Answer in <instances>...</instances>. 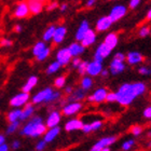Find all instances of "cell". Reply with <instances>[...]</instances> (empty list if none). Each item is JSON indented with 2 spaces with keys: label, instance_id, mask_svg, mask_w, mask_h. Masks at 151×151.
Here are the masks:
<instances>
[{
  "label": "cell",
  "instance_id": "obj_26",
  "mask_svg": "<svg viewBox=\"0 0 151 151\" xmlns=\"http://www.w3.org/2000/svg\"><path fill=\"white\" fill-rule=\"evenodd\" d=\"M37 83H38V77H36V76H32V77H29L28 80L26 81L25 84L23 85L22 92L23 93H28L29 94V92L35 88L36 85H37Z\"/></svg>",
  "mask_w": 151,
  "mask_h": 151
},
{
  "label": "cell",
  "instance_id": "obj_29",
  "mask_svg": "<svg viewBox=\"0 0 151 151\" xmlns=\"http://www.w3.org/2000/svg\"><path fill=\"white\" fill-rule=\"evenodd\" d=\"M47 47V44H45V42H43V41H39V42H37V43L34 45V47H32V54H34V56L37 57L38 55H39L41 52H43Z\"/></svg>",
  "mask_w": 151,
  "mask_h": 151
},
{
  "label": "cell",
  "instance_id": "obj_9",
  "mask_svg": "<svg viewBox=\"0 0 151 151\" xmlns=\"http://www.w3.org/2000/svg\"><path fill=\"white\" fill-rule=\"evenodd\" d=\"M108 92L105 88H98L93 92V94L90 95L88 97V101L91 103H96V104H101L103 101H106Z\"/></svg>",
  "mask_w": 151,
  "mask_h": 151
},
{
  "label": "cell",
  "instance_id": "obj_24",
  "mask_svg": "<svg viewBox=\"0 0 151 151\" xmlns=\"http://www.w3.org/2000/svg\"><path fill=\"white\" fill-rule=\"evenodd\" d=\"M67 49H68L70 55L73 57H79V55H81V54L84 53V50H85L84 47L81 45L80 42H73V43L70 44Z\"/></svg>",
  "mask_w": 151,
  "mask_h": 151
},
{
  "label": "cell",
  "instance_id": "obj_60",
  "mask_svg": "<svg viewBox=\"0 0 151 151\" xmlns=\"http://www.w3.org/2000/svg\"><path fill=\"white\" fill-rule=\"evenodd\" d=\"M146 19H147V21H150V19H151V9L149 10L148 12H147V15H146Z\"/></svg>",
  "mask_w": 151,
  "mask_h": 151
},
{
  "label": "cell",
  "instance_id": "obj_55",
  "mask_svg": "<svg viewBox=\"0 0 151 151\" xmlns=\"http://www.w3.org/2000/svg\"><path fill=\"white\" fill-rule=\"evenodd\" d=\"M73 86H66V88H65V93H66V94L70 95L71 93H73Z\"/></svg>",
  "mask_w": 151,
  "mask_h": 151
},
{
  "label": "cell",
  "instance_id": "obj_14",
  "mask_svg": "<svg viewBox=\"0 0 151 151\" xmlns=\"http://www.w3.org/2000/svg\"><path fill=\"white\" fill-rule=\"evenodd\" d=\"M90 29H91V27H90V23H88L86 19L82 21L81 24L79 25L78 29H77V32H76V40L78 41V42H81V40L83 39L85 34H86Z\"/></svg>",
  "mask_w": 151,
  "mask_h": 151
},
{
  "label": "cell",
  "instance_id": "obj_6",
  "mask_svg": "<svg viewBox=\"0 0 151 151\" xmlns=\"http://www.w3.org/2000/svg\"><path fill=\"white\" fill-rule=\"evenodd\" d=\"M53 93V90L51 88H45L43 90H41L32 96V104L38 105V104H42V103H47L49 101V98L50 96L52 95Z\"/></svg>",
  "mask_w": 151,
  "mask_h": 151
},
{
  "label": "cell",
  "instance_id": "obj_16",
  "mask_svg": "<svg viewBox=\"0 0 151 151\" xmlns=\"http://www.w3.org/2000/svg\"><path fill=\"white\" fill-rule=\"evenodd\" d=\"M83 121L80 119H70L65 124V131L66 132H73V131H80L83 127Z\"/></svg>",
  "mask_w": 151,
  "mask_h": 151
},
{
  "label": "cell",
  "instance_id": "obj_62",
  "mask_svg": "<svg viewBox=\"0 0 151 151\" xmlns=\"http://www.w3.org/2000/svg\"><path fill=\"white\" fill-rule=\"evenodd\" d=\"M148 136H151V132H148Z\"/></svg>",
  "mask_w": 151,
  "mask_h": 151
},
{
  "label": "cell",
  "instance_id": "obj_47",
  "mask_svg": "<svg viewBox=\"0 0 151 151\" xmlns=\"http://www.w3.org/2000/svg\"><path fill=\"white\" fill-rule=\"evenodd\" d=\"M139 3H140V0H131L129 3V9H133V10L136 9L139 6Z\"/></svg>",
  "mask_w": 151,
  "mask_h": 151
},
{
  "label": "cell",
  "instance_id": "obj_44",
  "mask_svg": "<svg viewBox=\"0 0 151 151\" xmlns=\"http://www.w3.org/2000/svg\"><path fill=\"white\" fill-rule=\"evenodd\" d=\"M47 142L42 139V140H40V142H37V145H36V150L37 151H43L44 149L47 148Z\"/></svg>",
  "mask_w": 151,
  "mask_h": 151
},
{
  "label": "cell",
  "instance_id": "obj_45",
  "mask_svg": "<svg viewBox=\"0 0 151 151\" xmlns=\"http://www.w3.org/2000/svg\"><path fill=\"white\" fill-rule=\"evenodd\" d=\"M106 101H108V103H116V93H113V92H111V93H108L107 97H106Z\"/></svg>",
  "mask_w": 151,
  "mask_h": 151
},
{
  "label": "cell",
  "instance_id": "obj_23",
  "mask_svg": "<svg viewBox=\"0 0 151 151\" xmlns=\"http://www.w3.org/2000/svg\"><path fill=\"white\" fill-rule=\"evenodd\" d=\"M85 97V91H83L81 88L73 90V92L68 96L67 101L69 103H80V101L84 99Z\"/></svg>",
  "mask_w": 151,
  "mask_h": 151
},
{
  "label": "cell",
  "instance_id": "obj_56",
  "mask_svg": "<svg viewBox=\"0 0 151 151\" xmlns=\"http://www.w3.org/2000/svg\"><path fill=\"white\" fill-rule=\"evenodd\" d=\"M101 77L106 78V77H108V76H109V70H108V69H103V70H101Z\"/></svg>",
  "mask_w": 151,
  "mask_h": 151
},
{
  "label": "cell",
  "instance_id": "obj_39",
  "mask_svg": "<svg viewBox=\"0 0 151 151\" xmlns=\"http://www.w3.org/2000/svg\"><path fill=\"white\" fill-rule=\"evenodd\" d=\"M126 56L121 52H116L112 57V60H116V62H121V63H124L125 62Z\"/></svg>",
  "mask_w": 151,
  "mask_h": 151
},
{
  "label": "cell",
  "instance_id": "obj_8",
  "mask_svg": "<svg viewBox=\"0 0 151 151\" xmlns=\"http://www.w3.org/2000/svg\"><path fill=\"white\" fill-rule=\"evenodd\" d=\"M73 56L70 55L69 51L67 47H62L57 51L56 53V62L60 64V66H66L69 63H71Z\"/></svg>",
  "mask_w": 151,
  "mask_h": 151
},
{
  "label": "cell",
  "instance_id": "obj_53",
  "mask_svg": "<svg viewBox=\"0 0 151 151\" xmlns=\"http://www.w3.org/2000/svg\"><path fill=\"white\" fill-rule=\"evenodd\" d=\"M95 3H96L95 0H88V1H86V3H85V6H86V8H92Z\"/></svg>",
  "mask_w": 151,
  "mask_h": 151
},
{
  "label": "cell",
  "instance_id": "obj_2",
  "mask_svg": "<svg viewBox=\"0 0 151 151\" xmlns=\"http://www.w3.org/2000/svg\"><path fill=\"white\" fill-rule=\"evenodd\" d=\"M47 126L42 121L41 116H34L27 124L24 125L22 129H21V135L23 136H29L32 138H37L40 136L44 135L47 132Z\"/></svg>",
  "mask_w": 151,
  "mask_h": 151
},
{
  "label": "cell",
  "instance_id": "obj_21",
  "mask_svg": "<svg viewBox=\"0 0 151 151\" xmlns=\"http://www.w3.org/2000/svg\"><path fill=\"white\" fill-rule=\"evenodd\" d=\"M118 42H119V37L116 32H109L104 39V42L103 43L106 44L110 50H113L114 47L118 45Z\"/></svg>",
  "mask_w": 151,
  "mask_h": 151
},
{
  "label": "cell",
  "instance_id": "obj_37",
  "mask_svg": "<svg viewBox=\"0 0 151 151\" xmlns=\"http://www.w3.org/2000/svg\"><path fill=\"white\" fill-rule=\"evenodd\" d=\"M19 122L11 123L6 127V134H13V133H15L19 129Z\"/></svg>",
  "mask_w": 151,
  "mask_h": 151
},
{
  "label": "cell",
  "instance_id": "obj_13",
  "mask_svg": "<svg viewBox=\"0 0 151 151\" xmlns=\"http://www.w3.org/2000/svg\"><path fill=\"white\" fill-rule=\"evenodd\" d=\"M81 109H82L81 103H69V104L65 105L63 107V114L67 116H73L76 113H78Z\"/></svg>",
  "mask_w": 151,
  "mask_h": 151
},
{
  "label": "cell",
  "instance_id": "obj_28",
  "mask_svg": "<svg viewBox=\"0 0 151 151\" xmlns=\"http://www.w3.org/2000/svg\"><path fill=\"white\" fill-rule=\"evenodd\" d=\"M35 112V107L32 104H27L25 108L22 110V116H21V121H25V120L29 119L30 116Z\"/></svg>",
  "mask_w": 151,
  "mask_h": 151
},
{
  "label": "cell",
  "instance_id": "obj_49",
  "mask_svg": "<svg viewBox=\"0 0 151 151\" xmlns=\"http://www.w3.org/2000/svg\"><path fill=\"white\" fill-rule=\"evenodd\" d=\"M81 131L84 133V134H88V133H91L92 129H91V125H90V123H84Z\"/></svg>",
  "mask_w": 151,
  "mask_h": 151
},
{
  "label": "cell",
  "instance_id": "obj_30",
  "mask_svg": "<svg viewBox=\"0 0 151 151\" xmlns=\"http://www.w3.org/2000/svg\"><path fill=\"white\" fill-rule=\"evenodd\" d=\"M55 28H56V26L51 25L45 29V32H43V42H49V41H51L53 39Z\"/></svg>",
  "mask_w": 151,
  "mask_h": 151
},
{
  "label": "cell",
  "instance_id": "obj_19",
  "mask_svg": "<svg viewBox=\"0 0 151 151\" xmlns=\"http://www.w3.org/2000/svg\"><path fill=\"white\" fill-rule=\"evenodd\" d=\"M95 41H96V32H95V30H93V29H90L86 34H85V36L83 37V39L81 40V45L83 47H91L92 44L95 43Z\"/></svg>",
  "mask_w": 151,
  "mask_h": 151
},
{
  "label": "cell",
  "instance_id": "obj_58",
  "mask_svg": "<svg viewBox=\"0 0 151 151\" xmlns=\"http://www.w3.org/2000/svg\"><path fill=\"white\" fill-rule=\"evenodd\" d=\"M0 151H9V146L6 145V144L0 146Z\"/></svg>",
  "mask_w": 151,
  "mask_h": 151
},
{
  "label": "cell",
  "instance_id": "obj_7",
  "mask_svg": "<svg viewBox=\"0 0 151 151\" xmlns=\"http://www.w3.org/2000/svg\"><path fill=\"white\" fill-rule=\"evenodd\" d=\"M116 142V136H107L103 137L95 144L90 151H101L104 148H109L111 145H113Z\"/></svg>",
  "mask_w": 151,
  "mask_h": 151
},
{
  "label": "cell",
  "instance_id": "obj_31",
  "mask_svg": "<svg viewBox=\"0 0 151 151\" xmlns=\"http://www.w3.org/2000/svg\"><path fill=\"white\" fill-rule=\"evenodd\" d=\"M93 86V80H92L91 77H83L81 80V88L83 91H88L90 88H92Z\"/></svg>",
  "mask_w": 151,
  "mask_h": 151
},
{
  "label": "cell",
  "instance_id": "obj_38",
  "mask_svg": "<svg viewBox=\"0 0 151 151\" xmlns=\"http://www.w3.org/2000/svg\"><path fill=\"white\" fill-rule=\"evenodd\" d=\"M150 34H151V32H150V28H149L148 26H142V27H140V29L138 30V36L142 38L147 37V36H149Z\"/></svg>",
  "mask_w": 151,
  "mask_h": 151
},
{
  "label": "cell",
  "instance_id": "obj_50",
  "mask_svg": "<svg viewBox=\"0 0 151 151\" xmlns=\"http://www.w3.org/2000/svg\"><path fill=\"white\" fill-rule=\"evenodd\" d=\"M0 45L1 47H11L12 45V41L4 38V39H2V40L0 41Z\"/></svg>",
  "mask_w": 151,
  "mask_h": 151
},
{
  "label": "cell",
  "instance_id": "obj_5",
  "mask_svg": "<svg viewBox=\"0 0 151 151\" xmlns=\"http://www.w3.org/2000/svg\"><path fill=\"white\" fill-rule=\"evenodd\" d=\"M29 96L28 93H19V94L14 95L11 99H10V105L12 106V107H15V109H19V107H22V106H26L27 103H28Z\"/></svg>",
  "mask_w": 151,
  "mask_h": 151
},
{
  "label": "cell",
  "instance_id": "obj_22",
  "mask_svg": "<svg viewBox=\"0 0 151 151\" xmlns=\"http://www.w3.org/2000/svg\"><path fill=\"white\" fill-rule=\"evenodd\" d=\"M60 126H57V127H53V129H47L45 134L43 135V140L47 142V144H49V142H52L54 139L56 138L57 136L60 135Z\"/></svg>",
  "mask_w": 151,
  "mask_h": 151
},
{
  "label": "cell",
  "instance_id": "obj_10",
  "mask_svg": "<svg viewBox=\"0 0 151 151\" xmlns=\"http://www.w3.org/2000/svg\"><path fill=\"white\" fill-rule=\"evenodd\" d=\"M60 120H62V114H60V111L54 110L50 112V114L47 118V121H45L47 129H53V127L60 126Z\"/></svg>",
  "mask_w": 151,
  "mask_h": 151
},
{
  "label": "cell",
  "instance_id": "obj_41",
  "mask_svg": "<svg viewBox=\"0 0 151 151\" xmlns=\"http://www.w3.org/2000/svg\"><path fill=\"white\" fill-rule=\"evenodd\" d=\"M88 62H81V64L78 66V73H80L81 76H83L84 73H86V67H88Z\"/></svg>",
  "mask_w": 151,
  "mask_h": 151
},
{
  "label": "cell",
  "instance_id": "obj_20",
  "mask_svg": "<svg viewBox=\"0 0 151 151\" xmlns=\"http://www.w3.org/2000/svg\"><path fill=\"white\" fill-rule=\"evenodd\" d=\"M27 4H28L29 13L32 15H37V14L42 12V10H43V2L39 1V0H30L27 2Z\"/></svg>",
  "mask_w": 151,
  "mask_h": 151
},
{
  "label": "cell",
  "instance_id": "obj_59",
  "mask_svg": "<svg viewBox=\"0 0 151 151\" xmlns=\"http://www.w3.org/2000/svg\"><path fill=\"white\" fill-rule=\"evenodd\" d=\"M6 144V137L4 135H0V146H2Z\"/></svg>",
  "mask_w": 151,
  "mask_h": 151
},
{
  "label": "cell",
  "instance_id": "obj_27",
  "mask_svg": "<svg viewBox=\"0 0 151 151\" xmlns=\"http://www.w3.org/2000/svg\"><path fill=\"white\" fill-rule=\"evenodd\" d=\"M21 116H22V110L21 109H13L8 113L6 119L9 121V123H15L21 121Z\"/></svg>",
  "mask_w": 151,
  "mask_h": 151
},
{
  "label": "cell",
  "instance_id": "obj_35",
  "mask_svg": "<svg viewBox=\"0 0 151 151\" xmlns=\"http://www.w3.org/2000/svg\"><path fill=\"white\" fill-rule=\"evenodd\" d=\"M134 145H135V140L129 139V140H125V142H123L122 146H121V148H122L123 151H129L134 147Z\"/></svg>",
  "mask_w": 151,
  "mask_h": 151
},
{
  "label": "cell",
  "instance_id": "obj_1",
  "mask_svg": "<svg viewBox=\"0 0 151 151\" xmlns=\"http://www.w3.org/2000/svg\"><path fill=\"white\" fill-rule=\"evenodd\" d=\"M146 91L147 86L144 82L123 83L116 92V103H119L121 106H129L136 98L145 94Z\"/></svg>",
  "mask_w": 151,
  "mask_h": 151
},
{
  "label": "cell",
  "instance_id": "obj_3",
  "mask_svg": "<svg viewBox=\"0 0 151 151\" xmlns=\"http://www.w3.org/2000/svg\"><path fill=\"white\" fill-rule=\"evenodd\" d=\"M126 13H127V8L125 6H123V4H116V6H114L111 9L108 17L110 19L111 22L114 23L120 21L121 19H123L126 15Z\"/></svg>",
  "mask_w": 151,
  "mask_h": 151
},
{
  "label": "cell",
  "instance_id": "obj_32",
  "mask_svg": "<svg viewBox=\"0 0 151 151\" xmlns=\"http://www.w3.org/2000/svg\"><path fill=\"white\" fill-rule=\"evenodd\" d=\"M60 65L58 63H57L56 60L55 62H53V63H51L49 66H47V75H53V73H57L58 70L60 69Z\"/></svg>",
  "mask_w": 151,
  "mask_h": 151
},
{
  "label": "cell",
  "instance_id": "obj_33",
  "mask_svg": "<svg viewBox=\"0 0 151 151\" xmlns=\"http://www.w3.org/2000/svg\"><path fill=\"white\" fill-rule=\"evenodd\" d=\"M66 84V78L64 77V76H60V77H57L55 79V81H54V85H55V88H62L65 86Z\"/></svg>",
  "mask_w": 151,
  "mask_h": 151
},
{
  "label": "cell",
  "instance_id": "obj_54",
  "mask_svg": "<svg viewBox=\"0 0 151 151\" xmlns=\"http://www.w3.org/2000/svg\"><path fill=\"white\" fill-rule=\"evenodd\" d=\"M67 8H68V4H67V3H62V4L60 6V10L62 11V12H65V11L67 10Z\"/></svg>",
  "mask_w": 151,
  "mask_h": 151
},
{
  "label": "cell",
  "instance_id": "obj_15",
  "mask_svg": "<svg viewBox=\"0 0 151 151\" xmlns=\"http://www.w3.org/2000/svg\"><path fill=\"white\" fill-rule=\"evenodd\" d=\"M67 34V28L65 26H58L55 28V32H54V36H53V41L55 44H60L65 40V37H66Z\"/></svg>",
  "mask_w": 151,
  "mask_h": 151
},
{
  "label": "cell",
  "instance_id": "obj_12",
  "mask_svg": "<svg viewBox=\"0 0 151 151\" xmlns=\"http://www.w3.org/2000/svg\"><path fill=\"white\" fill-rule=\"evenodd\" d=\"M14 16L17 17V19H25L30 14L29 13V9H28V4L27 2H19L17 3V6H15L14 9V12H13Z\"/></svg>",
  "mask_w": 151,
  "mask_h": 151
},
{
  "label": "cell",
  "instance_id": "obj_42",
  "mask_svg": "<svg viewBox=\"0 0 151 151\" xmlns=\"http://www.w3.org/2000/svg\"><path fill=\"white\" fill-rule=\"evenodd\" d=\"M142 131H144V129H142V126H140V125H134L132 129H131V133H132L134 136H139L142 133Z\"/></svg>",
  "mask_w": 151,
  "mask_h": 151
},
{
  "label": "cell",
  "instance_id": "obj_57",
  "mask_svg": "<svg viewBox=\"0 0 151 151\" xmlns=\"http://www.w3.org/2000/svg\"><path fill=\"white\" fill-rule=\"evenodd\" d=\"M14 32H22V26L19 25V24L15 25V26H14Z\"/></svg>",
  "mask_w": 151,
  "mask_h": 151
},
{
  "label": "cell",
  "instance_id": "obj_34",
  "mask_svg": "<svg viewBox=\"0 0 151 151\" xmlns=\"http://www.w3.org/2000/svg\"><path fill=\"white\" fill-rule=\"evenodd\" d=\"M50 53H51V49H50V47H47L43 52H41V53L39 54L37 57H36V60H37L38 62H43V60H45L47 57H49Z\"/></svg>",
  "mask_w": 151,
  "mask_h": 151
},
{
  "label": "cell",
  "instance_id": "obj_11",
  "mask_svg": "<svg viewBox=\"0 0 151 151\" xmlns=\"http://www.w3.org/2000/svg\"><path fill=\"white\" fill-rule=\"evenodd\" d=\"M103 69H104L103 68V63H98V62L92 60V62H88V64L86 73L88 75V77H96V76L101 75Z\"/></svg>",
  "mask_w": 151,
  "mask_h": 151
},
{
  "label": "cell",
  "instance_id": "obj_51",
  "mask_svg": "<svg viewBox=\"0 0 151 151\" xmlns=\"http://www.w3.org/2000/svg\"><path fill=\"white\" fill-rule=\"evenodd\" d=\"M82 60H80V57H73V60H71V64H73V66L75 68H78V66L81 64Z\"/></svg>",
  "mask_w": 151,
  "mask_h": 151
},
{
  "label": "cell",
  "instance_id": "obj_25",
  "mask_svg": "<svg viewBox=\"0 0 151 151\" xmlns=\"http://www.w3.org/2000/svg\"><path fill=\"white\" fill-rule=\"evenodd\" d=\"M125 70V64L121 63V62H116V60H111L110 63V73L112 76H118L122 73Z\"/></svg>",
  "mask_w": 151,
  "mask_h": 151
},
{
  "label": "cell",
  "instance_id": "obj_4",
  "mask_svg": "<svg viewBox=\"0 0 151 151\" xmlns=\"http://www.w3.org/2000/svg\"><path fill=\"white\" fill-rule=\"evenodd\" d=\"M111 52H112V50H110L106 44H104L101 42V43L96 47V50H95L93 60L98 62V63H103L105 58H107V57L110 55Z\"/></svg>",
  "mask_w": 151,
  "mask_h": 151
},
{
  "label": "cell",
  "instance_id": "obj_61",
  "mask_svg": "<svg viewBox=\"0 0 151 151\" xmlns=\"http://www.w3.org/2000/svg\"><path fill=\"white\" fill-rule=\"evenodd\" d=\"M101 151H111V150H110V148H104Z\"/></svg>",
  "mask_w": 151,
  "mask_h": 151
},
{
  "label": "cell",
  "instance_id": "obj_52",
  "mask_svg": "<svg viewBox=\"0 0 151 151\" xmlns=\"http://www.w3.org/2000/svg\"><path fill=\"white\" fill-rule=\"evenodd\" d=\"M19 147H21V142H19V140H14V142H12V145H11V148H12L13 150H16V149H19Z\"/></svg>",
  "mask_w": 151,
  "mask_h": 151
},
{
  "label": "cell",
  "instance_id": "obj_17",
  "mask_svg": "<svg viewBox=\"0 0 151 151\" xmlns=\"http://www.w3.org/2000/svg\"><path fill=\"white\" fill-rule=\"evenodd\" d=\"M125 56H126L125 60H127V63L129 65H132V66L142 63V60H144V56L142 55V53H139L137 51H131Z\"/></svg>",
  "mask_w": 151,
  "mask_h": 151
},
{
  "label": "cell",
  "instance_id": "obj_36",
  "mask_svg": "<svg viewBox=\"0 0 151 151\" xmlns=\"http://www.w3.org/2000/svg\"><path fill=\"white\" fill-rule=\"evenodd\" d=\"M90 125H91V129L94 132V131H98L99 129H101L104 125V122L101 120H94L93 122L90 123Z\"/></svg>",
  "mask_w": 151,
  "mask_h": 151
},
{
  "label": "cell",
  "instance_id": "obj_43",
  "mask_svg": "<svg viewBox=\"0 0 151 151\" xmlns=\"http://www.w3.org/2000/svg\"><path fill=\"white\" fill-rule=\"evenodd\" d=\"M138 73L142 76H151V68L147 66H140L138 68Z\"/></svg>",
  "mask_w": 151,
  "mask_h": 151
},
{
  "label": "cell",
  "instance_id": "obj_40",
  "mask_svg": "<svg viewBox=\"0 0 151 151\" xmlns=\"http://www.w3.org/2000/svg\"><path fill=\"white\" fill-rule=\"evenodd\" d=\"M60 96H62V94H60V91H53V93H52V95L50 96L47 103H53V101H58V99L60 98Z\"/></svg>",
  "mask_w": 151,
  "mask_h": 151
},
{
  "label": "cell",
  "instance_id": "obj_48",
  "mask_svg": "<svg viewBox=\"0 0 151 151\" xmlns=\"http://www.w3.org/2000/svg\"><path fill=\"white\" fill-rule=\"evenodd\" d=\"M142 116H145L146 119H151V105L146 108L144 112H142Z\"/></svg>",
  "mask_w": 151,
  "mask_h": 151
},
{
  "label": "cell",
  "instance_id": "obj_18",
  "mask_svg": "<svg viewBox=\"0 0 151 151\" xmlns=\"http://www.w3.org/2000/svg\"><path fill=\"white\" fill-rule=\"evenodd\" d=\"M113 23L110 21V19L107 16H101L98 19V21L96 22V30L97 32H106L110 28L111 25Z\"/></svg>",
  "mask_w": 151,
  "mask_h": 151
},
{
  "label": "cell",
  "instance_id": "obj_63",
  "mask_svg": "<svg viewBox=\"0 0 151 151\" xmlns=\"http://www.w3.org/2000/svg\"><path fill=\"white\" fill-rule=\"evenodd\" d=\"M150 123H151V119H150Z\"/></svg>",
  "mask_w": 151,
  "mask_h": 151
},
{
  "label": "cell",
  "instance_id": "obj_46",
  "mask_svg": "<svg viewBox=\"0 0 151 151\" xmlns=\"http://www.w3.org/2000/svg\"><path fill=\"white\" fill-rule=\"evenodd\" d=\"M57 8H58V3H57L56 1H54V2L49 3L45 9H47V11H49V12H50V11H53V10L57 9Z\"/></svg>",
  "mask_w": 151,
  "mask_h": 151
}]
</instances>
